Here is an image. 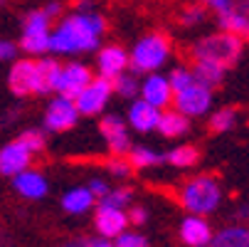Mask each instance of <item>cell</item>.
I'll return each instance as SVG.
<instances>
[{
	"label": "cell",
	"instance_id": "cell-1",
	"mask_svg": "<svg viewBox=\"0 0 249 247\" xmlns=\"http://www.w3.org/2000/svg\"><path fill=\"white\" fill-rule=\"evenodd\" d=\"M106 30V20L96 13H77L59 22L57 32L50 35V50L59 55L89 52L99 45L101 32Z\"/></svg>",
	"mask_w": 249,
	"mask_h": 247
},
{
	"label": "cell",
	"instance_id": "cell-2",
	"mask_svg": "<svg viewBox=\"0 0 249 247\" xmlns=\"http://www.w3.org/2000/svg\"><path fill=\"white\" fill-rule=\"evenodd\" d=\"M242 47L244 42L232 32H215V35H207V38L197 40L193 47H190V55L193 59H202V62H215L220 67H232L237 64V59L242 57Z\"/></svg>",
	"mask_w": 249,
	"mask_h": 247
},
{
	"label": "cell",
	"instance_id": "cell-3",
	"mask_svg": "<svg viewBox=\"0 0 249 247\" xmlns=\"http://www.w3.org/2000/svg\"><path fill=\"white\" fill-rule=\"evenodd\" d=\"M178 200H180V205L188 213L207 215V213H215L217 210V205L222 200V188L212 175H195V178H190L180 188Z\"/></svg>",
	"mask_w": 249,
	"mask_h": 247
},
{
	"label": "cell",
	"instance_id": "cell-4",
	"mask_svg": "<svg viewBox=\"0 0 249 247\" xmlns=\"http://www.w3.org/2000/svg\"><path fill=\"white\" fill-rule=\"evenodd\" d=\"M168 52H170V40L168 35L163 32H151L146 38H141L128 57V67L133 75H141V72H153L158 69L165 59H168Z\"/></svg>",
	"mask_w": 249,
	"mask_h": 247
},
{
	"label": "cell",
	"instance_id": "cell-5",
	"mask_svg": "<svg viewBox=\"0 0 249 247\" xmlns=\"http://www.w3.org/2000/svg\"><path fill=\"white\" fill-rule=\"evenodd\" d=\"M111 94H114V89H111V79L96 77V79H91V82L79 92V96L74 99V104H77L79 114L94 116V114H99V112L106 107V101H109Z\"/></svg>",
	"mask_w": 249,
	"mask_h": 247
},
{
	"label": "cell",
	"instance_id": "cell-6",
	"mask_svg": "<svg viewBox=\"0 0 249 247\" xmlns=\"http://www.w3.org/2000/svg\"><path fill=\"white\" fill-rule=\"evenodd\" d=\"M173 101H175V107H178L180 114H185V116H202V114H207L210 104H212V92L200 87L197 82H193L190 87L175 92Z\"/></svg>",
	"mask_w": 249,
	"mask_h": 247
},
{
	"label": "cell",
	"instance_id": "cell-7",
	"mask_svg": "<svg viewBox=\"0 0 249 247\" xmlns=\"http://www.w3.org/2000/svg\"><path fill=\"white\" fill-rule=\"evenodd\" d=\"M99 131L101 136L106 138V146H109V153L111 156H128L131 151V141H128V131H126V121L116 114H109L104 116L101 124H99Z\"/></svg>",
	"mask_w": 249,
	"mask_h": 247
},
{
	"label": "cell",
	"instance_id": "cell-8",
	"mask_svg": "<svg viewBox=\"0 0 249 247\" xmlns=\"http://www.w3.org/2000/svg\"><path fill=\"white\" fill-rule=\"evenodd\" d=\"M91 79H94V77H91V69H89V67H84V64H79V62H72V64L62 67V75H59V79H57L54 92H59V96H64V99H77L79 92H82Z\"/></svg>",
	"mask_w": 249,
	"mask_h": 247
},
{
	"label": "cell",
	"instance_id": "cell-9",
	"mask_svg": "<svg viewBox=\"0 0 249 247\" xmlns=\"http://www.w3.org/2000/svg\"><path fill=\"white\" fill-rule=\"evenodd\" d=\"M79 119V109H77V104L74 99H54L47 112H45V126L50 131H69Z\"/></svg>",
	"mask_w": 249,
	"mask_h": 247
},
{
	"label": "cell",
	"instance_id": "cell-10",
	"mask_svg": "<svg viewBox=\"0 0 249 247\" xmlns=\"http://www.w3.org/2000/svg\"><path fill=\"white\" fill-rule=\"evenodd\" d=\"M32 161V151L22 144V141H13V144L0 149V173L3 175H18L22 173Z\"/></svg>",
	"mask_w": 249,
	"mask_h": 247
},
{
	"label": "cell",
	"instance_id": "cell-11",
	"mask_svg": "<svg viewBox=\"0 0 249 247\" xmlns=\"http://www.w3.org/2000/svg\"><path fill=\"white\" fill-rule=\"evenodd\" d=\"M128 215L119 208H109V205H99L94 213V225L104 237H119L126 230Z\"/></svg>",
	"mask_w": 249,
	"mask_h": 247
},
{
	"label": "cell",
	"instance_id": "cell-12",
	"mask_svg": "<svg viewBox=\"0 0 249 247\" xmlns=\"http://www.w3.org/2000/svg\"><path fill=\"white\" fill-rule=\"evenodd\" d=\"M8 87L15 96H27L35 94V62L30 59H18L10 69Z\"/></svg>",
	"mask_w": 249,
	"mask_h": 247
},
{
	"label": "cell",
	"instance_id": "cell-13",
	"mask_svg": "<svg viewBox=\"0 0 249 247\" xmlns=\"http://www.w3.org/2000/svg\"><path fill=\"white\" fill-rule=\"evenodd\" d=\"M158 119H160V112L158 107H153V104H148L146 99H136L131 104V109H128V124L141 131V133H148L158 126Z\"/></svg>",
	"mask_w": 249,
	"mask_h": 247
},
{
	"label": "cell",
	"instance_id": "cell-14",
	"mask_svg": "<svg viewBox=\"0 0 249 247\" xmlns=\"http://www.w3.org/2000/svg\"><path fill=\"white\" fill-rule=\"evenodd\" d=\"M141 94H143V99L148 104H153V107H168V104L173 101V89L168 84V77H160V75H148L146 82L141 84Z\"/></svg>",
	"mask_w": 249,
	"mask_h": 247
},
{
	"label": "cell",
	"instance_id": "cell-15",
	"mask_svg": "<svg viewBox=\"0 0 249 247\" xmlns=\"http://www.w3.org/2000/svg\"><path fill=\"white\" fill-rule=\"evenodd\" d=\"M99 69H101V77H106V79H114V77H119L124 69L128 67V55H126V50H121V47H116V45H109V47H104L101 52H99Z\"/></svg>",
	"mask_w": 249,
	"mask_h": 247
},
{
	"label": "cell",
	"instance_id": "cell-16",
	"mask_svg": "<svg viewBox=\"0 0 249 247\" xmlns=\"http://www.w3.org/2000/svg\"><path fill=\"white\" fill-rule=\"evenodd\" d=\"M59 75H62V67L54 59L35 62V94H50V92H54Z\"/></svg>",
	"mask_w": 249,
	"mask_h": 247
},
{
	"label": "cell",
	"instance_id": "cell-17",
	"mask_svg": "<svg viewBox=\"0 0 249 247\" xmlns=\"http://www.w3.org/2000/svg\"><path fill=\"white\" fill-rule=\"evenodd\" d=\"M190 75H193V79L200 84V87H205V89H215V87H220L222 84V79H225V67H220V64H215V62H202V59H193V69H190Z\"/></svg>",
	"mask_w": 249,
	"mask_h": 247
},
{
	"label": "cell",
	"instance_id": "cell-18",
	"mask_svg": "<svg viewBox=\"0 0 249 247\" xmlns=\"http://www.w3.org/2000/svg\"><path fill=\"white\" fill-rule=\"evenodd\" d=\"M180 240L188 247H207V242L212 240V230L200 218H185L180 225Z\"/></svg>",
	"mask_w": 249,
	"mask_h": 247
},
{
	"label": "cell",
	"instance_id": "cell-19",
	"mask_svg": "<svg viewBox=\"0 0 249 247\" xmlns=\"http://www.w3.org/2000/svg\"><path fill=\"white\" fill-rule=\"evenodd\" d=\"M15 190L25 198H32V200H37L47 193V181L42 178V175L37 171H22L15 175V181H13Z\"/></svg>",
	"mask_w": 249,
	"mask_h": 247
},
{
	"label": "cell",
	"instance_id": "cell-20",
	"mask_svg": "<svg viewBox=\"0 0 249 247\" xmlns=\"http://www.w3.org/2000/svg\"><path fill=\"white\" fill-rule=\"evenodd\" d=\"M165 138H178V136H183L190 131V119L180 112H163L160 119H158V126H156Z\"/></svg>",
	"mask_w": 249,
	"mask_h": 247
},
{
	"label": "cell",
	"instance_id": "cell-21",
	"mask_svg": "<svg viewBox=\"0 0 249 247\" xmlns=\"http://www.w3.org/2000/svg\"><path fill=\"white\" fill-rule=\"evenodd\" d=\"M207 247H249V228H242V225L225 228L217 235H212Z\"/></svg>",
	"mask_w": 249,
	"mask_h": 247
},
{
	"label": "cell",
	"instance_id": "cell-22",
	"mask_svg": "<svg viewBox=\"0 0 249 247\" xmlns=\"http://www.w3.org/2000/svg\"><path fill=\"white\" fill-rule=\"evenodd\" d=\"M94 200L96 198L89 193V188H74V190L64 193L62 208L67 210V213H72V215H79V213H87V210L94 205Z\"/></svg>",
	"mask_w": 249,
	"mask_h": 247
},
{
	"label": "cell",
	"instance_id": "cell-23",
	"mask_svg": "<svg viewBox=\"0 0 249 247\" xmlns=\"http://www.w3.org/2000/svg\"><path fill=\"white\" fill-rule=\"evenodd\" d=\"M217 22H220V30L237 35L242 42L249 40V15H242V13L232 10V13H227V15H220Z\"/></svg>",
	"mask_w": 249,
	"mask_h": 247
},
{
	"label": "cell",
	"instance_id": "cell-24",
	"mask_svg": "<svg viewBox=\"0 0 249 247\" xmlns=\"http://www.w3.org/2000/svg\"><path fill=\"white\" fill-rule=\"evenodd\" d=\"M128 163L133 168H151V166H160V163H168L165 153H158L153 149H146V146H131L128 151Z\"/></svg>",
	"mask_w": 249,
	"mask_h": 247
},
{
	"label": "cell",
	"instance_id": "cell-25",
	"mask_svg": "<svg viewBox=\"0 0 249 247\" xmlns=\"http://www.w3.org/2000/svg\"><path fill=\"white\" fill-rule=\"evenodd\" d=\"M165 158H168V163H170V166H178V168H190V166H195V163L200 161V149H197V146H193V144H185V146H178V149L168 151V153H165Z\"/></svg>",
	"mask_w": 249,
	"mask_h": 247
},
{
	"label": "cell",
	"instance_id": "cell-26",
	"mask_svg": "<svg viewBox=\"0 0 249 247\" xmlns=\"http://www.w3.org/2000/svg\"><path fill=\"white\" fill-rule=\"evenodd\" d=\"M234 126H237V109L234 107H227V109L215 112V114L210 116V121H207V129L212 133H227Z\"/></svg>",
	"mask_w": 249,
	"mask_h": 247
},
{
	"label": "cell",
	"instance_id": "cell-27",
	"mask_svg": "<svg viewBox=\"0 0 249 247\" xmlns=\"http://www.w3.org/2000/svg\"><path fill=\"white\" fill-rule=\"evenodd\" d=\"M50 18L45 15V10H35L25 18V32L22 35H50Z\"/></svg>",
	"mask_w": 249,
	"mask_h": 247
},
{
	"label": "cell",
	"instance_id": "cell-28",
	"mask_svg": "<svg viewBox=\"0 0 249 247\" xmlns=\"http://www.w3.org/2000/svg\"><path fill=\"white\" fill-rule=\"evenodd\" d=\"M111 89L116 92V94H121V96H126V99H133L138 92H141V87H138V79L133 77V75H119V77H114L111 79Z\"/></svg>",
	"mask_w": 249,
	"mask_h": 247
},
{
	"label": "cell",
	"instance_id": "cell-29",
	"mask_svg": "<svg viewBox=\"0 0 249 247\" xmlns=\"http://www.w3.org/2000/svg\"><path fill=\"white\" fill-rule=\"evenodd\" d=\"M20 47L30 55H42L50 50V35H22Z\"/></svg>",
	"mask_w": 249,
	"mask_h": 247
},
{
	"label": "cell",
	"instance_id": "cell-30",
	"mask_svg": "<svg viewBox=\"0 0 249 247\" xmlns=\"http://www.w3.org/2000/svg\"><path fill=\"white\" fill-rule=\"evenodd\" d=\"M104 166H106V171H109V175H114V178H131L133 175V166L128 163V158H121V156H111Z\"/></svg>",
	"mask_w": 249,
	"mask_h": 247
},
{
	"label": "cell",
	"instance_id": "cell-31",
	"mask_svg": "<svg viewBox=\"0 0 249 247\" xmlns=\"http://www.w3.org/2000/svg\"><path fill=\"white\" fill-rule=\"evenodd\" d=\"M20 141L32 151V156L40 153V151L45 149V144H47L45 131H40V129H27V131H22V133H20Z\"/></svg>",
	"mask_w": 249,
	"mask_h": 247
},
{
	"label": "cell",
	"instance_id": "cell-32",
	"mask_svg": "<svg viewBox=\"0 0 249 247\" xmlns=\"http://www.w3.org/2000/svg\"><path fill=\"white\" fill-rule=\"evenodd\" d=\"M131 198H133V190L131 188H116V190H109L104 198H101V205H109V208H124V205H128L131 203Z\"/></svg>",
	"mask_w": 249,
	"mask_h": 247
},
{
	"label": "cell",
	"instance_id": "cell-33",
	"mask_svg": "<svg viewBox=\"0 0 249 247\" xmlns=\"http://www.w3.org/2000/svg\"><path fill=\"white\" fill-rule=\"evenodd\" d=\"M193 82H195V79H193V75H190V69H183V67L173 69L170 77H168V84H170V89H173V92H180V89L190 87Z\"/></svg>",
	"mask_w": 249,
	"mask_h": 247
},
{
	"label": "cell",
	"instance_id": "cell-34",
	"mask_svg": "<svg viewBox=\"0 0 249 247\" xmlns=\"http://www.w3.org/2000/svg\"><path fill=\"white\" fill-rule=\"evenodd\" d=\"M205 13H207V8L205 5H188L183 13H180V22L183 25H197V22H202L205 20Z\"/></svg>",
	"mask_w": 249,
	"mask_h": 247
},
{
	"label": "cell",
	"instance_id": "cell-35",
	"mask_svg": "<svg viewBox=\"0 0 249 247\" xmlns=\"http://www.w3.org/2000/svg\"><path fill=\"white\" fill-rule=\"evenodd\" d=\"M116 247H148V240L138 232H121L116 240Z\"/></svg>",
	"mask_w": 249,
	"mask_h": 247
},
{
	"label": "cell",
	"instance_id": "cell-36",
	"mask_svg": "<svg viewBox=\"0 0 249 247\" xmlns=\"http://www.w3.org/2000/svg\"><path fill=\"white\" fill-rule=\"evenodd\" d=\"M205 5L212 8V10H215V15L220 18V15H227V13L234 10V0H205Z\"/></svg>",
	"mask_w": 249,
	"mask_h": 247
},
{
	"label": "cell",
	"instance_id": "cell-37",
	"mask_svg": "<svg viewBox=\"0 0 249 247\" xmlns=\"http://www.w3.org/2000/svg\"><path fill=\"white\" fill-rule=\"evenodd\" d=\"M89 193H91L94 198H104L106 193H109V183H104L101 178H94V181L89 183Z\"/></svg>",
	"mask_w": 249,
	"mask_h": 247
},
{
	"label": "cell",
	"instance_id": "cell-38",
	"mask_svg": "<svg viewBox=\"0 0 249 247\" xmlns=\"http://www.w3.org/2000/svg\"><path fill=\"white\" fill-rule=\"evenodd\" d=\"M146 218H148V213H146L143 208H131V210H128V220L136 223V225H143Z\"/></svg>",
	"mask_w": 249,
	"mask_h": 247
},
{
	"label": "cell",
	"instance_id": "cell-39",
	"mask_svg": "<svg viewBox=\"0 0 249 247\" xmlns=\"http://www.w3.org/2000/svg\"><path fill=\"white\" fill-rule=\"evenodd\" d=\"M15 57V45L8 40H0V62L3 59H13Z\"/></svg>",
	"mask_w": 249,
	"mask_h": 247
},
{
	"label": "cell",
	"instance_id": "cell-40",
	"mask_svg": "<svg viewBox=\"0 0 249 247\" xmlns=\"http://www.w3.org/2000/svg\"><path fill=\"white\" fill-rule=\"evenodd\" d=\"M45 10V15L50 18V20H54V18H59L62 15V10H64V5L62 3H50L47 8H42Z\"/></svg>",
	"mask_w": 249,
	"mask_h": 247
},
{
	"label": "cell",
	"instance_id": "cell-41",
	"mask_svg": "<svg viewBox=\"0 0 249 247\" xmlns=\"http://www.w3.org/2000/svg\"><path fill=\"white\" fill-rule=\"evenodd\" d=\"M234 10L242 15H249V0H234Z\"/></svg>",
	"mask_w": 249,
	"mask_h": 247
},
{
	"label": "cell",
	"instance_id": "cell-42",
	"mask_svg": "<svg viewBox=\"0 0 249 247\" xmlns=\"http://www.w3.org/2000/svg\"><path fill=\"white\" fill-rule=\"evenodd\" d=\"M249 218V205H242L234 210V220H247Z\"/></svg>",
	"mask_w": 249,
	"mask_h": 247
},
{
	"label": "cell",
	"instance_id": "cell-43",
	"mask_svg": "<svg viewBox=\"0 0 249 247\" xmlns=\"http://www.w3.org/2000/svg\"><path fill=\"white\" fill-rule=\"evenodd\" d=\"M0 247H13V240H10V235L0 228Z\"/></svg>",
	"mask_w": 249,
	"mask_h": 247
},
{
	"label": "cell",
	"instance_id": "cell-44",
	"mask_svg": "<svg viewBox=\"0 0 249 247\" xmlns=\"http://www.w3.org/2000/svg\"><path fill=\"white\" fill-rule=\"evenodd\" d=\"M87 247H114V245L106 240H87Z\"/></svg>",
	"mask_w": 249,
	"mask_h": 247
},
{
	"label": "cell",
	"instance_id": "cell-45",
	"mask_svg": "<svg viewBox=\"0 0 249 247\" xmlns=\"http://www.w3.org/2000/svg\"><path fill=\"white\" fill-rule=\"evenodd\" d=\"M18 116H20V107H15V109H10V112L5 114V121H10V124H13V121H18Z\"/></svg>",
	"mask_w": 249,
	"mask_h": 247
},
{
	"label": "cell",
	"instance_id": "cell-46",
	"mask_svg": "<svg viewBox=\"0 0 249 247\" xmlns=\"http://www.w3.org/2000/svg\"><path fill=\"white\" fill-rule=\"evenodd\" d=\"M64 247H87V240H72V242H67Z\"/></svg>",
	"mask_w": 249,
	"mask_h": 247
},
{
	"label": "cell",
	"instance_id": "cell-47",
	"mask_svg": "<svg viewBox=\"0 0 249 247\" xmlns=\"http://www.w3.org/2000/svg\"><path fill=\"white\" fill-rule=\"evenodd\" d=\"M0 3H5V0H0Z\"/></svg>",
	"mask_w": 249,
	"mask_h": 247
}]
</instances>
